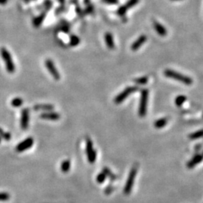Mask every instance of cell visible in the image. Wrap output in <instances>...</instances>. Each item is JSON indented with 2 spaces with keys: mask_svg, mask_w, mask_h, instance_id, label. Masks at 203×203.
<instances>
[{
  "mask_svg": "<svg viewBox=\"0 0 203 203\" xmlns=\"http://www.w3.org/2000/svg\"><path fill=\"white\" fill-rule=\"evenodd\" d=\"M164 75L168 78H171V79H174L175 81H180V82L183 83V84H186V85H191L192 84V79L190 77H188L186 75H182V74L179 73V72H175L171 69H165L164 71Z\"/></svg>",
  "mask_w": 203,
  "mask_h": 203,
  "instance_id": "cell-1",
  "label": "cell"
},
{
  "mask_svg": "<svg viewBox=\"0 0 203 203\" xmlns=\"http://www.w3.org/2000/svg\"><path fill=\"white\" fill-rule=\"evenodd\" d=\"M138 164H135V165L132 166V168H131L130 171H129V176H128L126 184H125L124 189H123V192H124V193L126 194V195L130 194L131 191H132V187H133L134 184V180H135V177H136L137 172H138Z\"/></svg>",
  "mask_w": 203,
  "mask_h": 203,
  "instance_id": "cell-2",
  "label": "cell"
},
{
  "mask_svg": "<svg viewBox=\"0 0 203 203\" xmlns=\"http://www.w3.org/2000/svg\"><path fill=\"white\" fill-rule=\"evenodd\" d=\"M0 54H1L2 58L3 59L5 63V67L8 72L11 74L14 73L15 71V66L13 63L10 53L7 51L5 48H2L0 50Z\"/></svg>",
  "mask_w": 203,
  "mask_h": 203,
  "instance_id": "cell-3",
  "label": "cell"
},
{
  "mask_svg": "<svg viewBox=\"0 0 203 203\" xmlns=\"http://www.w3.org/2000/svg\"><path fill=\"white\" fill-rule=\"evenodd\" d=\"M149 91L147 89H143L141 92V99H140L139 108H138V115L144 117L147 113V105L148 100Z\"/></svg>",
  "mask_w": 203,
  "mask_h": 203,
  "instance_id": "cell-4",
  "label": "cell"
},
{
  "mask_svg": "<svg viewBox=\"0 0 203 203\" xmlns=\"http://www.w3.org/2000/svg\"><path fill=\"white\" fill-rule=\"evenodd\" d=\"M86 153H87L89 162L91 164L94 163L96 159V152L90 138H86Z\"/></svg>",
  "mask_w": 203,
  "mask_h": 203,
  "instance_id": "cell-5",
  "label": "cell"
},
{
  "mask_svg": "<svg viewBox=\"0 0 203 203\" xmlns=\"http://www.w3.org/2000/svg\"><path fill=\"white\" fill-rule=\"evenodd\" d=\"M138 87H128L125 89L124 90L121 92L119 95H117V96L114 99V103L115 104H120L121 102H123L126 98L129 96V95L132 94L134 92L138 91Z\"/></svg>",
  "mask_w": 203,
  "mask_h": 203,
  "instance_id": "cell-6",
  "label": "cell"
},
{
  "mask_svg": "<svg viewBox=\"0 0 203 203\" xmlns=\"http://www.w3.org/2000/svg\"><path fill=\"white\" fill-rule=\"evenodd\" d=\"M45 64L47 69H48V72H50V74L52 75L53 78H54L56 81H59L60 78V73H59L58 70L57 69V68H56L54 62L51 60H50V59H48V60H45Z\"/></svg>",
  "mask_w": 203,
  "mask_h": 203,
  "instance_id": "cell-7",
  "label": "cell"
},
{
  "mask_svg": "<svg viewBox=\"0 0 203 203\" xmlns=\"http://www.w3.org/2000/svg\"><path fill=\"white\" fill-rule=\"evenodd\" d=\"M33 143H34V139L31 137H29L17 144V146L16 147V150L17 152L25 151L26 150L29 149L33 145Z\"/></svg>",
  "mask_w": 203,
  "mask_h": 203,
  "instance_id": "cell-8",
  "label": "cell"
},
{
  "mask_svg": "<svg viewBox=\"0 0 203 203\" xmlns=\"http://www.w3.org/2000/svg\"><path fill=\"white\" fill-rule=\"evenodd\" d=\"M29 121V111L28 108H24L21 111L20 127L21 129L26 130L28 129Z\"/></svg>",
  "mask_w": 203,
  "mask_h": 203,
  "instance_id": "cell-9",
  "label": "cell"
},
{
  "mask_svg": "<svg viewBox=\"0 0 203 203\" xmlns=\"http://www.w3.org/2000/svg\"><path fill=\"white\" fill-rule=\"evenodd\" d=\"M40 117L44 120H57L60 118V115L59 113L54 112V111H46V112L42 113L40 115Z\"/></svg>",
  "mask_w": 203,
  "mask_h": 203,
  "instance_id": "cell-10",
  "label": "cell"
},
{
  "mask_svg": "<svg viewBox=\"0 0 203 203\" xmlns=\"http://www.w3.org/2000/svg\"><path fill=\"white\" fill-rule=\"evenodd\" d=\"M146 40H147V37H146L145 35H140L139 37L138 38V39H137L135 42H134L133 44L132 45V46H131L132 51H138V50L144 45V42H146Z\"/></svg>",
  "mask_w": 203,
  "mask_h": 203,
  "instance_id": "cell-11",
  "label": "cell"
},
{
  "mask_svg": "<svg viewBox=\"0 0 203 203\" xmlns=\"http://www.w3.org/2000/svg\"><path fill=\"white\" fill-rule=\"evenodd\" d=\"M203 160V155L202 154H196L192 158L190 161L187 162V165L186 166L189 168H193L194 166H195L196 165H198L201 161Z\"/></svg>",
  "mask_w": 203,
  "mask_h": 203,
  "instance_id": "cell-12",
  "label": "cell"
},
{
  "mask_svg": "<svg viewBox=\"0 0 203 203\" xmlns=\"http://www.w3.org/2000/svg\"><path fill=\"white\" fill-rule=\"evenodd\" d=\"M153 27H154L156 32L159 35L164 37V36H165L167 35L166 29H165L162 24L158 23L157 21H153Z\"/></svg>",
  "mask_w": 203,
  "mask_h": 203,
  "instance_id": "cell-13",
  "label": "cell"
},
{
  "mask_svg": "<svg viewBox=\"0 0 203 203\" xmlns=\"http://www.w3.org/2000/svg\"><path fill=\"white\" fill-rule=\"evenodd\" d=\"M35 111H51L54 108V105H48V104H38L34 106Z\"/></svg>",
  "mask_w": 203,
  "mask_h": 203,
  "instance_id": "cell-14",
  "label": "cell"
},
{
  "mask_svg": "<svg viewBox=\"0 0 203 203\" xmlns=\"http://www.w3.org/2000/svg\"><path fill=\"white\" fill-rule=\"evenodd\" d=\"M105 41L106 45L109 49H114V38H113V35L111 33L106 32L105 34Z\"/></svg>",
  "mask_w": 203,
  "mask_h": 203,
  "instance_id": "cell-15",
  "label": "cell"
},
{
  "mask_svg": "<svg viewBox=\"0 0 203 203\" xmlns=\"http://www.w3.org/2000/svg\"><path fill=\"white\" fill-rule=\"evenodd\" d=\"M168 123V119L167 118H160L155 121L154 126L156 129H162L165 125Z\"/></svg>",
  "mask_w": 203,
  "mask_h": 203,
  "instance_id": "cell-16",
  "label": "cell"
},
{
  "mask_svg": "<svg viewBox=\"0 0 203 203\" xmlns=\"http://www.w3.org/2000/svg\"><path fill=\"white\" fill-rule=\"evenodd\" d=\"M71 167V162L69 159H66V160L63 161V162L61 163L60 165V168H61V171L63 172L66 173L70 170Z\"/></svg>",
  "mask_w": 203,
  "mask_h": 203,
  "instance_id": "cell-17",
  "label": "cell"
},
{
  "mask_svg": "<svg viewBox=\"0 0 203 203\" xmlns=\"http://www.w3.org/2000/svg\"><path fill=\"white\" fill-rule=\"evenodd\" d=\"M45 17H46V14L45 13H42L40 16L37 17L36 18H35L34 20H33V25L35 26V27L39 26L42 24V23L43 22L44 20H45Z\"/></svg>",
  "mask_w": 203,
  "mask_h": 203,
  "instance_id": "cell-18",
  "label": "cell"
},
{
  "mask_svg": "<svg viewBox=\"0 0 203 203\" xmlns=\"http://www.w3.org/2000/svg\"><path fill=\"white\" fill-rule=\"evenodd\" d=\"M103 171L104 173L105 174V175H106V177H108L110 179H111L112 181H114V180H116V178H117V177H116L115 174H114V173L112 172V171H111V170L109 169L108 168H107V167H105V168H103Z\"/></svg>",
  "mask_w": 203,
  "mask_h": 203,
  "instance_id": "cell-19",
  "label": "cell"
},
{
  "mask_svg": "<svg viewBox=\"0 0 203 203\" xmlns=\"http://www.w3.org/2000/svg\"><path fill=\"white\" fill-rule=\"evenodd\" d=\"M203 137V129H201V130H198L197 132H193V133L190 134L189 135V138L192 140H195V139H198V138H201Z\"/></svg>",
  "mask_w": 203,
  "mask_h": 203,
  "instance_id": "cell-20",
  "label": "cell"
},
{
  "mask_svg": "<svg viewBox=\"0 0 203 203\" xmlns=\"http://www.w3.org/2000/svg\"><path fill=\"white\" fill-rule=\"evenodd\" d=\"M186 100V97L185 96H178L177 97H176L175 100H174V102H175V105L177 106H181Z\"/></svg>",
  "mask_w": 203,
  "mask_h": 203,
  "instance_id": "cell-21",
  "label": "cell"
},
{
  "mask_svg": "<svg viewBox=\"0 0 203 203\" xmlns=\"http://www.w3.org/2000/svg\"><path fill=\"white\" fill-rule=\"evenodd\" d=\"M133 81L135 83H136L137 84H138V85H144V84H146L147 82H148V78L146 76L141 77V78H136V79H134Z\"/></svg>",
  "mask_w": 203,
  "mask_h": 203,
  "instance_id": "cell-22",
  "label": "cell"
},
{
  "mask_svg": "<svg viewBox=\"0 0 203 203\" xmlns=\"http://www.w3.org/2000/svg\"><path fill=\"white\" fill-rule=\"evenodd\" d=\"M23 105V99L20 98H14L11 101V105L13 107H20Z\"/></svg>",
  "mask_w": 203,
  "mask_h": 203,
  "instance_id": "cell-23",
  "label": "cell"
},
{
  "mask_svg": "<svg viewBox=\"0 0 203 203\" xmlns=\"http://www.w3.org/2000/svg\"><path fill=\"white\" fill-rule=\"evenodd\" d=\"M106 177H107L106 175H105V174L102 171V172H101L100 174H99L97 175V177H96V181L99 183H102L105 180V178H106Z\"/></svg>",
  "mask_w": 203,
  "mask_h": 203,
  "instance_id": "cell-24",
  "label": "cell"
},
{
  "mask_svg": "<svg viewBox=\"0 0 203 203\" xmlns=\"http://www.w3.org/2000/svg\"><path fill=\"white\" fill-rule=\"evenodd\" d=\"M138 2H139V0H129V1L126 3L125 6H126L127 9L131 8H132L133 6L136 5L138 3Z\"/></svg>",
  "mask_w": 203,
  "mask_h": 203,
  "instance_id": "cell-25",
  "label": "cell"
},
{
  "mask_svg": "<svg viewBox=\"0 0 203 203\" xmlns=\"http://www.w3.org/2000/svg\"><path fill=\"white\" fill-rule=\"evenodd\" d=\"M79 42H80L79 38H78L76 35H72V37H71L70 45H72V46H76V45H78V44H79Z\"/></svg>",
  "mask_w": 203,
  "mask_h": 203,
  "instance_id": "cell-26",
  "label": "cell"
},
{
  "mask_svg": "<svg viewBox=\"0 0 203 203\" xmlns=\"http://www.w3.org/2000/svg\"><path fill=\"white\" fill-rule=\"evenodd\" d=\"M10 198V195L7 192H0V201H5Z\"/></svg>",
  "mask_w": 203,
  "mask_h": 203,
  "instance_id": "cell-27",
  "label": "cell"
},
{
  "mask_svg": "<svg viewBox=\"0 0 203 203\" xmlns=\"http://www.w3.org/2000/svg\"><path fill=\"white\" fill-rule=\"evenodd\" d=\"M127 10H128V9L126 8V6L122 5V6H120V7L118 8V10H117V14H118L120 16L123 17V16H124L125 14H126V12Z\"/></svg>",
  "mask_w": 203,
  "mask_h": 203,
  "instance_id": "cell-28",
  "label": "cell"
},
{
  "mask_svg": "<svg viewBox=\"0 0 203 203\" xmlns=\"http://www.w3.org/2000/svg\"><path fill=\"white\" fill-rule=\"evenodd\" d=\"M113 190H114V186L109 185V186H107L106 189H105V194H106V195H109V194H111V192H113Z\"/></svg>",
  "mask_w": 203,
  "mask_h": 203,
  "instance_id": "cell-29",
  "label": "cell"
},
{
  "mask_svg": "<svg viewBox=\"0 0 203 203\" xmlns=\"http://www.w3.org/2000/svg\"><path fill=\"white\" fill-rule=\"evenodd\" d=\"M0 135H2V136L4 137V138L5 140H9L10 139V135H9L8 133H5V132H2V131L0 129Z\"/></svg>",
  "mask_w": 203,
  "mask_h": 203,
  "instance_id": "cell-30",
  "label": "cell"
},
{
  "mask_svg": "<svg viewBox=\"0 0 203 203\" xmlns=\"http://www.w3.org/2000/svg\"><path fill=\"white\" fill-rule=\"evenodd\" d=\"M103 1L108 3V4H117V3H118V0H103Z\"/></svg>",
  "mask_w": 203,
  "mask_h": 203,
  "instance_id": "cell-31",
  "label": "cell"
},
{
  "mask_svg": "<svg viewBox=\"0 0 203 203\" xmlns=\"http://www.w3.org/2000/svg\"><path fill=\"white\" fill-rule=\"evenodd\" d=\"M8 2V0H0V5H5Z\"/></svg>",
  "mask_w": 203,
  "mask_h": 203,
  "instance_id": "cell-32",
  "label": "cell"
},
{
  "mask_svg": "<svg viewBox=\"0 0 203 203\" xmlns=\"http://www.w3.org/2000/svg\"><path fill=\"white\" fill-rule=\"evenodd\" d=\"M59 2H61V3H63V2H64V0H59Z\"/></svg>",
  "mask_w": 203,
  "mask_h": 203,
  "instance_id": "cell-33",
  "label": "cell"
},
{
  "mask_svg": "<svg viewBox=\"0 0 203 203\" xmlns=\"http://www.w3.org/2000/svg\"><path fill=\"white\" fill-rule=\"evenodd\" d=\"M171 1H180V0H171Z\"/></svg>",
  "mask_w": 203,
  "mask_h": 203,
  "instance_id": "cell-34",
  "label": "cell"
},
{
  "mask_svg": "<svg viewBox=\"0 0 203 203\" xmlns=\"http://www.w3.org/2000/svg\"><path fill=\"white\" fill-rule=\"evenodd\" d=\"M0 142H1V138H0Z\"/></svg>",
  "mask_w": 203,
  "mask_h": 203,
  "instance_id": "cell-35",
  "label": "cell"
},
{
  "mask_svg": "<svg viewBox=\"0 0 203 203\" xmlns=\"http://www.w3.org/2000/svg\"><path fill=\"white\" fill-rule=\"evenodd\" d=\"M202 155H203V153H202Z\"/></svg>",
  "mask_w": 203,
  "mask_h": 203,
  "instance_id": "cell-36",
  "label": "cell"
}]
</instances>
